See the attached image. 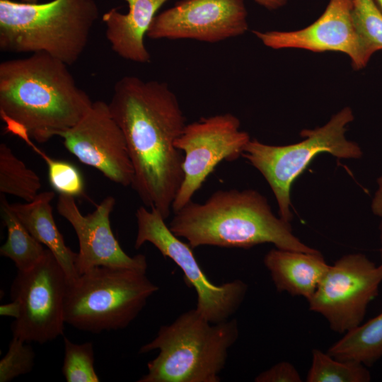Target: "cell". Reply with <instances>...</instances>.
Listing matches in <instances>:
<instances>
[{
  "label": "cell",
  "mask_w": 382,
  "mask_h": 382,
  "mask_svg": "<svg viewBox=\"0 0 382 382\" xmlns=\"http://www.w3.org/2000/svg\"><path fill=\"white\" fill-rule=\"evenodd\" d=\"M379 230H380V241H381L380 253H381V263H382V218H381V221L379 226Z\"/></svg>",
  "instance_id": "31"
},
{
  "label": "cell",
  "mask_w": 382,
  "mask_h": 382,
  "mask_svg": "<svg viewBox=\"0 0 382 382\" xmlns=\"http://www.w3.org/2000/svg\"><path fill=\"white\" fill-rule=\"evenodd\" d=\"M68 66L42 52L1 62L0 117L21 124L38 143L74 126L93 102Z\"/></svg>",
  "instance_id": "2"
},
{
  "label": "cell",
  "mask_w": 382,
  "mask_h": 382,
  "mask_svg": "<svg viewBox=\"0 0 382 382\" xmlns=\"http://www.w3.org/2000/svg\"><path fill=\"white\" fill-rule=\"evenodd\" d=\"M128 11L122 13L118 8L105 13V36L112 50L120 57L145 64L151 60L144 38L158 9L170 0H125Z\"/></svg>",
  "instance_id": "16"
},
{
  "label": "cell",
  "mask_w": 382,
  "mask_h": 382,
  "mask_svg": "<svg viewBox=\"0 0 382 382\" xmlns=\"http://www.w3.org/2000/svg\"><path fill=\"white\" fill-rule=\"evenodd\" d=\"M239 336L236 318L212 323L195 309L162 325L156 336L141 347L140 354L155 349L139 382H219L228 351Z\"/></svg>",
  "instance_id": "5"
},
{
  "label": "cell",
  "mask_w": 382,
  "mask_h": 382,
  "mask_svg": "<svg viewBox=\"0 0 382 382\" xmlns=\"http://www.w3.org/2000/svg\"><path fill=\"white\" fill-rule=\"evenodd\" d=\"M174 215L168 227L193 249L211 245L249 249L272 243L277 248L315 253L292 233L289 222L277 217L267 198L255 190H219L202 202L192 200Z\"/></svg>",
  "instance_id": "3"
},
{
  "label": "cell",
  "mask_w": 382,
  "mask_h": 382,
  "mask_svg": "<svg viewBox=\"0 0 382 382\" xmlns=\"http://www.w3.org/2000/svg\"><path fill=\"white\" fill-rule=\"evenodd\" d=\"M41 188L40 178L5 143L0 144V192L31 202Z\"/></svg>",
  "instance_id": "21"
},
{
  "label": "cell",
  "mask_w": 382,
  "mask_h": 382,
  "mask_svg": "<svg viewBox=\"0 0 382 382\" xmlns=\"http://www.w3.org/2000/svg\"><path fill=\"white\" fill-rule=\"evenodd\" d=\"M263 262L279 292L303 296L307 301L330 266L320 252L309 253L277 248L265 254Z\"/></svg>",
  "instance_id": "17"
},
{
  "label": "cell",
  "mask_w": 382,
  "mask_h": 382,
  "mask_svg": "<svg viewBox=\"0 0 382 382\" xmlns=\"http://www.w3.org/2000/svg\"><path fill=\"white\" fill-rule=\"evenodd\" d=\"M253 33L264 45L274 50L294 48L313 52H337L349 57L354 70L367 65L353 23L351 0H329L320 17L302 29L253 30Z\"/></svg>",
  "instance_id": "15"
},
{
  "label": "cell",
  "mask_w": 382,
  "mask_h": 382,
  "mask_svg": "<svg viewBox=\"0 0 382 382\" xmlns=\"http://www.w3.org/2000/svg\"><path fill=\"white\" fill-rule=\"evenodd\" d=\"M370 380V373L363 364L337 359L327 352L313 349L307 382H368Z\"/></svg>",
  "instance_id": "22"
},
{
  "label": "cell",
  "mask_w": 382,
  "mask_h": 382,
  "mask_svg": "<svg viewBox=\"0 0 382 382\" xmlns=\"http://www.w3.org/2000/svg\"><path fill=\"white\" fill-rule=\"evenodd\" d=\"M381 282L382 263L376 265L361 253L345 255L329 266L308 301L309 308L322 315L332 330L346 333L361 324Z\"/></svg>",
  "instance_id": "10"
},
{
  "label": "cell",
  "mask_w": 382,
  "mask_h": 382,
  "mask_svg": "<svg viewBox=\"0 0 382 382\" xmlns=\"http://www.w3.org/2000/svg\"><path fill=\"white\" fill-rule=\"evenodd\" d=\"M21 306L20 303L16 300H12L11 302L1 305L0 315L4 316H9L17 319L21 316Z\"/></svg>",
  "instance_id": "29"
},
{
  "label": "cell",
  "mask_w": 382,
  "mask_h": 382,
  "mask_svg": "<svg viewBox=\"0 0 382 382\" xmlns=\"http://www.w3.org/2000/svg\"><path fill=\"white\" fill-rule=\"evenodd\" d=\"M108 106L134 168L131 187L166 220L183 180V154L175 141L187 122L175 94L167 83L125 76L115 83Z\"/></svg>",
  "instance_id": "1"
},
{
  "label": "cell",
  "mask_w": 382,
  "mask_h": 382,
  "mask_svg": "<svg viewBox=\"0 0 382 382\" xmlns=\"http://www.w3.org/2000/svg\"><path fill=\"white\" fill-rule=\"evenodd\" d=\"M66 286L64 272L47 248L33 267L18 271L11 296L20 303L21 313L11 325L13 336L28 343L44 344L62 335Z\"/></svg>",
  "instance_id": "9"
},
{
  "label": "cell",
  "mask_w": 382,
  "mask_h": 382,
  "mask_svg": "<svg viewBox=\"0 0 382 382\" xmlns=\"http://www.w3.org/2000/svg\"><path fill=\"white\" fill-rule=\"evenodd\" d=\"M380 11L382 12V0H374Z\"/></svg>",
  "instance_id": "32"
},
{
  "label": "cell",
  "mask_w": 382,
  "mask_h": 382,
  "mask_svg": "<svg viewBox=\"0 0 382 382\" xmlns=\"http://www.w3.org/2000/svg\"><path fill=\"white\" fill-rule=\"evenodd\" d=\"M352 17L364 59L382 50V12L374 0H351Z\"/></svg>",
  "instance_id": "23"
},
{
  "label": "cell",
  "mask_w": 382,
  "mask_h": 382,
  "mask_svg": "<svg viewBox=\"0 0 382 382\" xmlns=\"http://www.w3.org/2000/svg\"><path fill=\"white\" fill-rule=\"evenodd\" d=\"M1 215L7 229V240L0 248V255L11 260L18 271L33 267L43 256L46 248L27 230L1 195Z\"/></svg>",
  "instance_id": "20"
},
{
  "label": "cell",
  "mask_w": 382,
  "mask_h": 382,
  "mask_svg": "<svg viewBox=\"0 0 382 382\" xmlns=\"http://www.w3.org/2000/svg\"><path fill=\"white\" fill-rule=\"evenodd\" d=\"M255 3L268 10H277L284 6L288 0H253Z\"/></svg>",
  "instance_id": "30"
},
{
  "label": "cell",
  "mask_w": 382,
  "mask_h": 382,
  "mask_svg": "<svg viewBox=\"0 0 382 382\" xmlns=\"http://www.w3.org/2000/svg\"><path fill=\"white\" fill-rule=\"evenodd\" d=\"M255 382H301V377L296 369L288 361L279 362L261 372L255 378Z\"/></svg>",
  "instance_id": "27"
},
{
  "label": "cell",
  "mask_w": 382,
  "mask_h": 382,
  "mask_svg": "<svg viewBox=\"0 0 382 382\" xmlns=\"http://www.w3.org/2000/svg\"><path fill=\"white\" fill-rule=\"evenodd\" d=\"M240 127L239 119L231 113L187 123L175 141L183 154V180L172 205L173 212L192 200L219 163L242 156L250 138Z\"/></svg>",
  "instance_id": "11"
},
{
  "label": "cell",
  "mask_w": 382,
  "mask_h": 382,
  "mask_svg": "<svg viewBox=\"0 0 382 382\" xmlns=\"http://www.w3.org/2000/svg\"><path fill=\"white\" fill-rule=\"evenodd\" d=\"M135 216L137 224L135 249L147 242L153 244L163 257L170 258L180 268L185 283L195 289L197 312L212 323L228 320L241 306L248 289V284L241 279L219 285L212 283L199 266L191 246L173 234L156 209L149 210L141 206Z\"/></svg>",
  "instance_id": "8"
},
{
  "label": "cell",
  "mask_w": 382,
  "mask_h": 382,
  "mask_svg": "<svg viewBox=\"0 0 382 382\" xmlns=\"http://www.w3.org/2000/svg\"><path fill=\"white\" fill-rule=\"evenodd\" d=\"M46 162L49 182L59 195L79 197L84 192V182L79 170L71 163L56 160L45 152L40 155Z\"/></svg>",
  "instance_id": "25"
},
{
  "label": "cell",
  "mask_w": 382,
  "mask_h": 382,
  "mask_svg": "<svg viewBox=\"0 0 382 382\" xmlns=\"http://www.w3.org/2000/svg\"><path fill=\"white\" fill-rule=\"evenodd\" d=\"M327 353L337 359L373 365L382 358V312L345 333Z\"/></svg>",
  "instance_id": "19"
},
{
  "label": "cell",
  "mask_w": 382,
  "mask_h": 382,
  "mask_svg": "<svg viewBox=\"0 0 382 382\" xmlns=\"http://www.w3.org/2000/svg\"><path fill=\"white\" fill-rule=\"evenodd\" d=\"M98 16L95 0H0V50L45 53L71 66L84 52Z\"/></svg>",
  "instance_id": "4"
},
{
  "label": "cell",
  "mask_w": 382,
  "mask_h": 382,
  "mask_svg": "<svg viewBox=\"0 0 382 382\" xmlns=\"http://www.w3.org/2000/svg\"><path fill=\"white\" fill-rule=\"evenodd\" d=\"M354 118L352 109L345 107L325 125L302 130L301 137L304 139L296 144L274 146L250 139L245 145L242 156L265 178L276 198L281 219L291 221V187L318 154L325 152L340 158L362 156L359 146L345 137L347 127Z\"/></svg>",
  "instance_id": "7"
},
{
  "label": "cell",
  "mask_w": 382,
  "mask_h": 382,
  "mask_svg": "<svg viewBox=\"0 0 382 382\" xmlns=\"http://www.w3.org/2000/svg\"><path fill=\"white\" fill-rule=\"evenodd\" d=\"M64 357L62 373L67 382H98L94 368V352L91 342L76 344L64 337Z\"/></svg>",
  "instance_id": "24"
},
{
  "label": "cell",
  "mask_w": 382,
  "mask_h": 382,
  "mask_svg": "<svg viewBox=\"0 0 382 382\" xmlns=\"http://www.w3.org/2000/svg\"><path fill=\"white\" fill-rule=\"evenodd\" d=\"M146 272L98 266L80 274L67 284L65 323L93 333L127 328L159 289Z\"/></svg>",
  "instance_id": "6"
},
{
  "label": "cell",
  "mask_w": 382,
  "mask_h": 382,
  "mask_svg": "<svg viewBox=\"0 0 382 382\" xmlns=\"http://www.w3.org/2000/svg\"><path fill=\"white\" fill-rule=\"evenodd\" d=\"M248 30L243 0H180L156 14L146 37L216 43L242 35Z\"/></svg>",
  "instance_id": "13"
},
{
  "label": "cell",
  "mask_w": 382,
  "mask_h": 382,
  "mask_svg": "<svg viewBox=\"0 0 382 382\" xmlns=\"http://www.w3.org/2000/svg\"><path fill=\"white\" fill-rule=\"evenodd\" d=\"M54 196L53 191H44L31 202L9 205L30 234L52 253L64 272L67 284H71L79 277L75 265L77 253L66 246L54 221L51 205Z\"/></svg>",
  "instance_id": "18"
},
{
  "label": "cell",
  "mask_w": 382,
  "mask_h": 382,
  "mask_svg": "<svg viewBox=\"0 0 382 382\" xmlns=\"http://www.w3.org/2000/svg\"><path fill=\"white\" fill-rule=\"evenodd\" d=\"M24 2L35 3L37 2V0H25Z\"/></svg>",
  "instance_id": "33"
},
{
  "label": "cell",
  "mask_w": 382,
  "mask_h": 382,
  "mask_svg": "<svg viewBox=\"0 0 382 382\" xmlns=\"http://www.w3.org/2000/svg\"><path fill=\"white\" fill-rule=\"evenodd\" d=\"M115 204V199L108 196L93 212L83 215L75 197L59 195L57 212L70 223L79 240V250L75 265L79 275L98 266L146 271V256L127 255L112 231L110 216Z\"/></svg>",
  "instance_id": "14"
},
{
  "label": "cell",
  "mask_w": 382,
  "mask_h": 382,
  "mask_svg": "<svg viewBox=\"0 0 382 382\" xmlns=\"http://www.w3.org/2000/svg\"><path fill=\"white\" fill-rule=\"evenodd\" d=\"M28 342L13 337L8 349L0 361V381L8 382L31 371L35 352Z\"/></svg>",
  "instance_id": "26"
},
{
  "label": "cell",
  "mask_w": 382,
  "mask_h": 382,
  "mask_svg": "<svg viewBox=\"0 0 382 382\" xmlns=\"http://www.w3.org/2000/svg\"><path fill=\"white\" fill-rule=\"evenodd\" d=\"M378 187L371 202L374 214L382 218V175L377 180Z\"/></svg>",
  "instance_id": "28"
},
{
  "label": "cell",
  "mask_w": 382,
  "mask_h": 382,
  "mask_svg": "<svg viewBox=\"0 0 382 382\" xmlns=\"http://www.w3.org/2000/svg\"><path fill=\"white\" fill-rule=\"evenodd\" d=\"M57 136L62 138L65 148L82 163L97 169L115 183L132 185L134 168L125 136L108 103L93 102L79 122Z\"/></svg>",
  "instance_id": "12"
}]
</instances>
